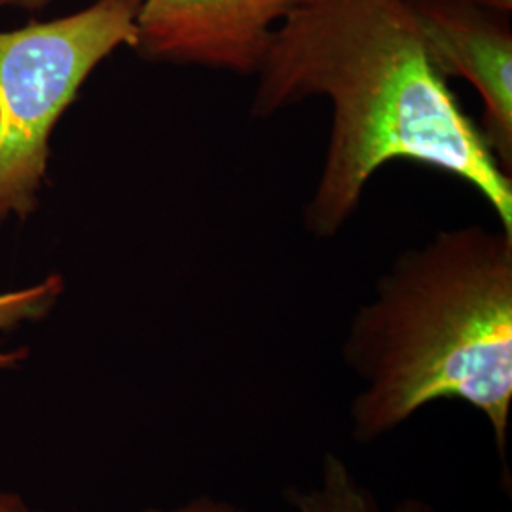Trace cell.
<instances>
[{"mask_svg":"<svg viewBox=\"0 0 512 512\" xmlns=\"http://www.w3.org/2000/svg\"><path fill=\"white\" fill-rule=\"evenodd\" d=\"M359 380L351 439L372 444L439 401L471 406L507 463L512 414V232L442 230L395 258L351 317Z\"/></svg>","mask_w":512,"mask_h":512,"instance_id":"7a4b0ae2","label":"cell"},{"mask_svg":"<svg viewBox=\"0 0 512 512\" xmlns=\"http://www.w3.org/2000/svg\"><path fill=\"white\" fill-rule=\"evenodd\" d=\"M0 512H44L33 509L21 495L0 490Z\"/></svg>","mask_w":512,"mask_h":512,"instance_id":"9c48e42d","label":"cell"},{"mask_svg":"<svg viewBox=\"0 0 512 512\" xmlns=\"http://www.w3.org/2000/svg\"><path fill=\"white\" fill-rule=\"evenodd\" d=\"M429 57L446 80L463 78L480 93V131L512 175L511 16L463 0H408Z\"/></svg>","mask_w":512,"mask_h":512,"instance_id":"5b68a950","label":"cell"},{"mask_svg":"<svg viewBox=\"0 0 512 512\" xmlns=\"http://www.w3.org/2000/svg\"><path fill=\"white\" fill-rule=\"evenodd\" d=\"M249 114L270 118L310 97L332 105L329 147L304 226L338 236L366 184L391 162L471 184L512 232V179L435 69L408 0H302L256 69Z\"/></svg>","mask_w":512,"mask_h":512,"instance_id":"6da1fadb","label":"cell"},{"mask_svg":"<svg viewBox=\"0 0 512 512\" xmlns=\"http://www.w3.org/2000/svg\"><path fill=\"white\" fill-rule=\"evenodd\" d=\"M145 0H95L82 12L0 33V226L38 207L50 137L88 76L137 44Z\"/></svg>","mask_w":512,"mask_h":512,"instance_id":"3957f363","label":"cell"},{"mask_svg":"<svg viewBox=\"0 0 512 512\" xmlns=\"http://www.w3.org/2000/svg\"><path fill=\"white\" fill-rule=\"evenodd\" d=\"M50 2H54V0H0V10H4V8H21V10L37 12V10L46 8Z\"/></svg>","mask_w":512,"mask_h":512,"instance_id":"8fae6325","label":"cell"},{"mask_svg":"<svg viewBox=\"0 0 512 512\" xmlns=\"http://www.w3.org/2000/svg\"><path fill=\"white\" fill-rule=\"evenodd\" d=\"M302 0H145L135 52L148 61L255 76L277 25Z\"/></svg>","mask_w":512,"mask_h":512,"instance_id":"277c9868","label":"cell"},{"mask_svg":"<svg viewBox=\"0 0 512 512\" xmlns=\"http://www.w3.org/2000/svg\"><path fill=\"white\" fill-rule=\"evenodd\" d=\"M143 512H247L239 509L236 505L228 503V501H220L209 495H200L184 505L173 507V509H150Z\"/></svg>","mask_w":512,"mask_h":512,"instance_id":"ba28073f","label":"cell"},{"mask_svg":"<svg viewBox=\"0 0 512 512\" xmlns=\"http://www.w3.org/2000/svg\"><path fill=\"white\" fill-rule=\"evenodd\" d=\"M65 291V281L59 274L50 275L37 285L0 293V332H10L29 321L44 319ZM29 357V349H0V372L18 368Z\"/></svg>","mask_w":512,"mask_h":512,"instance_id":"52a82bcc","label":"cell"},{"mask_svg":"<svg viewBox=\"0 0 512 512\" xmlns=\"http://www.w3.org/2000/svg\"><path fill=\"white\" fill-rule=\"evenodd\" d=\"M285 501L291 512H380L348 461L332 452L321 461L317 480L308 488H289ZM395 512L433 511L421 499H406Z\"/></svg>","mask_w":512,"mask_h":512,"instance_id":"8992f818","label":"cell"},{"mask_svg":"<svg viewBox=\"0 0 512 512\" xmlns=\"http://www.w3.org/2000/svg\"><path fill=\"white\" fill-rule=\"evenodd\" d=\"M467 4L478 6L482 10H490L495 14H503V16H511L512 0H463Z\"/></svg>","mask_w":512,"mask_h":512,"instance_id":"30bf717a","label":"cell"}]
</instances>
